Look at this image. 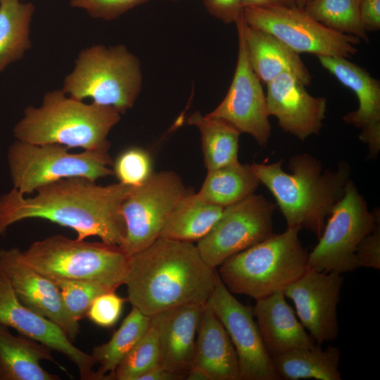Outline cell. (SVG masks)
Wrapping results in <instances>:
<instances>
[{"instance_id": "cell-1", "label": "cell", "mask_w": 380, "mask_h": 380, "mask_svg": "<svg viewBox=\"0 0 380 380\" xmlns=\"http://www.w3.org/2000/svg\"><path fill=\"white\" fill-rule=\"evenodd\" d=\"M131 187L74 177L42 186L31 197L13 189L0 196V235L17 222L40 218L71 228L77 240L98 236L121 247L125 237L121 205Z\"/></svg>"}, {"instance_id": "cell-2", "label": "cell", "mask_w": 380, "mask_h": 380, "mask_svg": "<svg viewBox=\"0 0 380 380\" xmlns=\"http://www.w3.org/2000/svg\"><path fill=\"white\" fill-rule=\"evenodd\" d=\"M216 277L193 242L159 237L130 256L124 284L132 307L151 317L182 305H205Z\"/></svg>"}, {"instance_id": "cell-3", "label": "cell", "mask_w": 380, "mask_h": 380, "mask_svg": "<svg viewBox=\"0 0 380 380\" xmlns=\"http://www.w3.org/2000/svg\"><path fill=\"white\" fill-rule=\"evenodd\" d=\"M282 163H254L251 166L274 198L287 227L305 228L319 238L326 218L344 194L351 168L341 162L335 170H324L322 163L307 153L290 158V172L283 170Z\"/></svg>"}, {"instance_id": "cell-4", "label": "cell", "mask_w": 380, "mask_h": 380, "mask_svg": "<svg viewBox=\"0 0 380 380\" xmlns=\"http://www.w3.org/2000/svg\"><path fill=\"white\" fill-rule=\"evenodd\" d=\"M115 108L86 103L62 89L47 92L39 107L27 106L13 128L18 141L33 144H58L68 148L108 153V135L120 120Z\"/></svg>"}, {"instance_id": "cell-5", "label": "cell", "mask_w": 380, "mask_h": 380, "mask_svg": "<svg viewBox=\"0 0 380 380\" xmlns=\"http://www.w3.org/2000/svg\"><path fill=\"white\" fill-rule=\"evenodd\" d=\"M300 228L286 227L231 256L217 274L232 293L255 300L284 291L308 267V253L299 239Z\"/></svg>"}, {"instance_id": "cell-6", "label": "cell", "mask_w": 380, "mask_h": 380, "mask_svg": "<svg viewBox=\"0 0 380 380\" xmlns=\"http://www.w3.org/2000/svg\"><path fill=\"white\" fill-rule=\"evenodd\" d=\"M20 253L30 267L52 280H89L115 291L125 284L130 258L119 246L61 234L37 241Z\"/></svg>"}, {"instance_id": "cell-7", "label": "cell", "mask_w": 380, "mask_h": 380, "mask_svg": "<svg viewBox=\"0 0 380 380\" xmlns=\"http://www.w3.org/2000/svg\"><path fill=\"white\" fill-rule=\"evenodd\" d=\"M141 85L140 61L125 45L97 44L79 53L62 90L73 99L90 98L123 114L134 106Z\"/></svg>"}, {"instance_id": "cell-8", "label": "cell", "mask_w": 380, "mask_h": 380, "mask_svg": "<svg viewBox=\"0 0 380 380\" xmlns=\"http://www.w3.org/2000/svg\"><path fill=\"white\" fill-rule=\"evenodd\" d=\"M58 144L15 141L8 151L13 189L25 195L50 183L74 177L93 181L114 175L108 153L83 151L73 153Z\"/></svg>"}, {"instance_id": "cell-9", "label": "cell", "mask_w": 380, "mask_h": 380, "mask_svg": "<svg viewBox=\"0 0 380 380\" xmlns=\"http://www.w3.org/2000/svg\"><path fill=\"white\" fill-rule=\"evenodd\" d=\"M328 217L319 242L308 253V267L340 274L353 271L356 248L380 223L379 210L369 211L365 198L350 179Z\"/></svg>"}, {"instance_id": "cell-10", "label": "cell", "mask_w": 380, "mask_h": 380, "mask_svg": "<svg viewBox=\"0 0 380 380\" xmlns=\"http://www.w3.org/2000/svg\"><path fill=\"white\" fill-rule=\"evenodd\" d=\"M243 18L250 26L267 32L300 54L349 58L360 39L331 30L310 16L304 8L279 4L243 8Z\"/></svg>"}, {"instance_id": "cell-11", "label": "cell", "mask_w": 380, "mask_h": 380, "mask_svg": "<svg viewBox=\"0 0 380 380\" xmlns=\"http://www.w3.org/2000/svg\"><path fill=\"white\" fill-rule=\"evenodd\" d=\"M191 192L172 171L153 172L143 184L132 186L121 205L123 251L130 257L153 243L173 209Z\"/></svg>"}, {"instance_id": "cell-12", "label": "cell", "mask_w": 380, "mask_h": 380, "mask_svg": "<svg viewBox=\"0 0 380 380\" xmlns=\"http://www.w3.org/2000/svg\"><path fill=\"white\" fill-rule=\"evenodd\" d=\"M276 205L253 194L227 206L196 248L205 262L215 269L231 256L265 240L272 234Z\"/></svg>"}, {"instance_id": "cell-13", "label": "cell", "mask_w": 380, "mask_h": 380, "mask_svg": "<svg viewBox=\"0 0 380 380\" xmlns=\"http://www.w3.org/2000/svg\"><path fill=\"white\" fill-rule=\"evenodd\" d=\"M206 304L223 324L234 347L239 380H280L264 346L252 307L234 296L217 272L215 289Z\"/></svg>"}, {"instance_id": "cell-14", "label": "cell", "mask_w": 380, "mask_h": 380, "mask_svg": "<svg viewBox=\"0 0 380 380\" xmlns=\"http://www.w3.org/2000/svg\"><path fill=\"white\" fill-rule=\"evenodd\" d=\"M237 28L239 49L234 77L222 102L206 115L232 125L241 133L251 135L261 146L271 136L266 94L262 82L248 60L241 30Z\"/></svg>"}, {"instance_id": "cell-15", "label": "cell", "mask_w": 380, "mask_h": 380, "mask_svg": "<svg viewBox=\"0 0 380 380\" xmlns=\"http://www.w3.org/2000/svg\"><path fill=\"white\" fill-rule=\"evenodd\" d=\"M343 282L337 272L308 267L283 291L293 302L300 323L317 344L334 341L338 336L337 306Z\"/></svg>"}, {"instance_id": "cell-16", "label": "cell", "mask_w": 380, "mask_h": 380, "mask_svg": "<svg viewBox=\"0 0 380 380\" xmlns=\"http://www.w3.org/2000/svg\"><path fill=\"white\" fill-rule=\"evenodd\" d=\"M0 325L62 353L77 367L82 380H95L94 357L75 346L57 324L23 305L1 270Z\"/></svg>"}, {"instance_id": "cell-17", "label": "cell", "mask_w": 380, "mask_h": 380, "mask_svg": "<svg viewBox=\"0 0 380 380\" xmlns=\"http://www.w3.org/2000/svg\"><path fill=\"white\" fill-rule=\"evenodd\" d=\"M0 270L23 305L57 324L72 341L76 338L80 333L79 322L68 312L58 286L30 267L20 249L0 250Z\"/></svg>"}, {"instance_id": "cell-18", "label": "cell", "mask_w": 380, "mask_h": 380, "mask_svg": "<svg viewBox=\"0 0 380 380\" xmlns=\"http://www.w3.org/2000/svg\"><path fill=\"white\" fill-rule=\"evenodd\" d=\"M266 85L268 113L277 119L281 129L301 141L319 134L326 117L327 98L310 95L304 83L289 72Z\"/></svg>"}, {"instance_id": "cell-19", "label": "cell", "mask_w": 380, "mask_h": 380, "mask_svg": "<svg viewBox=\"0 0 380 380\" xmlns=\"http://www.w3.org/2000/svg\"><path fill=\"white\" fill-rule=\"evenodd\" d=\"M317 57L324 69L356 95L357 109L343 115V120L360 130L359 139L368 146V159L375 158L380 151L379 81L348 58Z\"/></svg>"}, {"instance_id": "cell-20", "label": "cell", "mask_w": 380, "mask_h": 380, "mask_svg": "<svg viewBox=\"0 0 380 380\" xmlns=\"http://www.w3.org/2000/svg\"><path fill=\"white\" fill-rule=\"evenodd\" d=\"M204 306L182 305L150 317L158 338L159 365L184 379L193 362L196 334Z\"/></svg>"}, {"instance_id": "cell-21", "label": "cell", "mask_w": 380, "mask_h": 380, "mask_svg": "<svg viewBox=\"0 0 380 380\" xmlns=\"http://www.w3.org/2000/svg\"><path fill=\"white\" fill-rule=\"evenodd\" d=\"M283 291L255 300L252 311L265 349L270 357L316 343L287 303Z\"/></svg>"}, {"instance_id": "cell-22", "label": "cell", "mask_w": 380, "mask_h": 380, "mask_svg": "<svg viewBox=\"0 0 380 380\" xmlns=\"http://www.w3.org/2000/svg\"><path fill=\"white\" fill-rule=\"evenodd\" d=\"M236 25L242 34L250 65L261 82L267 84L289 72L305 86L311 83L312 76L298 53L272 34L248 25L243 15Z\"/></svg>"}, {"instance_id": "cell-23", "label": "cell", "mask_w": 380, "mask_h": 380, "mask_svg": "<svg viewBox=\"0 0 380 380\" xmlns=\"http://www.w3.org/2000/svg\"><path fill=\"white\" fill-rule=\"evenodd\" d=\"M208 380H239L238 358L223 324L205 304L197 330L191 367Z\"/></svg>"}, {"instance_id": "cell-24", "label": "cell", "mask_w": 380, "mask_h": 380, "mask_svg": "<svg viewBox=\"0 0 380 380\" xmlns=\"http://www.w3.org/2000/svg\"><path fill=\"white\" fill-rule=\"evenodd\" d=\"M46 346L23 335L15 336L0 325V380H58L41 366L42 360L56 364Z\"/></svg>"}, {"instance_id": "cell-25", "label": "cell", "mask_w": 380, "mask_h": 380, "mask_svg": "<svg viewBox=\"0 0 380 380\" xmlns=\"http://www.w3.org/2000/svg\"><path fill=\"white\" fill-rule=\"evenodd\" d=\"M341 351L329 345L323 350L320 345L296 348L271 357L279 379L341 380L338 369Z\"/></svg>"}, {"instance_id": "cell-26", "label": "cell", "mask_w": 380, "mask_h": 380, "mask_svg": "<svg viewBox=\"0 0 380 380\" xmlns=\"http://www.w3.org/2000/svg\"><path fill=\"white\" fill-rule=\"evenodd\" d=\"M224 208L202 200L191 191L173 209L160 237L182 241H198L210 232Z\"/></svg>"}, {"instance_id": "cell-27", "label": "cell", "mask_w": 380, "mask_h": 380, "mask_svg": "<svg viewBox=\"0 0 380 380\" xmlns=\"http://www.w3.org/2000/svg\"><path fill=\"white\" fill-rule=\"evenodd\" d=\"M260 184L251 165L239 161L208 171L196 194L205 201L225 208L254 194Z\"/></svg>"}, {"instance_id": "cell-28", "label": "cell", "mask_w": 380, "mask_h": 380, "mask_svg": "<svg viewBox=\"0 0 380 380\" xmlns=\"http://www.w3.org/2000/svg\"><path fill=\"white\" fill-rule=\"evenodd\" d=\"M186 123L199 130L208 172L239 162L241 132L232 125L221 119L203 115L199 111L188 117Z\"/></svg>"}, {"instance_id": "cell-29", "label": "cell", "mask_w": 380, "mask_h": 380, "mask_svg": "<svg viewBox=\"0 0 380 380\" xmlns=\"http://www.w3.org/2000/svg\"><path fill=\"white\" fill-rule=\"evenodd\" d=\"M34 7L21 0H0V73L31 47L30 30Z\"/></svg>"}, {"instance_id": "cell-30", "label": "cell", "mask_w": 380, "mask_h": 380, "mask_svg": "<svg viewBox=\"0 0 380 380\" xmlns=\"http://www.w3.org/2000/svg\"><path fill=\"white\" fill-rule=\"evenodd\" d=\"M150 322L149 316L132 307L111 338L94 348L91 355L99 365L95 380L114 379L116 367L144 335Z\"/></svg>"}, {"instance_id": "cell-31", "label": "cell", "mask_w": 380, "mask_h": 380, "mask_svg": "<svg viewBox=\"0 0 380 380\" xmlns=\"http://www.w3.org/2000/svg\"><path fill=\"white\" fill-rule=\"evenodd\" d=\"M360 0H310L304 9L315 20L342 34L369 42L360 15Z\"/></svg>"}, {"instance_id": "cell-32", "label": "cell", "mask_w": 380, "mask_h": 380, "mask_svg": "<svg viewBox=\"0 0 380 380\" xmlns=\"http://www.w3.org/2000/svg\"><path fill=\"white\" fill-rule=\"evenodd\" d=\"M156 331L150 322L146 332L116 367L114 379L138 380L145 372L159 365Z\"/></svg>"}, {"instance_id": "cell-33", "label": "cell", "mask_w": 380, "mask_h": 380, "mask_svg": "<svg viewBox=\"0 0 380 380\" xmlns=\"http://www.w3.org/2000/svg\"><path fill=\"white\" fill-rule=\"evenodd\" d=\"M58 286L63 304L70 315L77 321L83 318L99 296L112 291L104 285L89 280H53Z\"/></svg>"}, {"instance_id": "cell-34", "label": "cell", "mask_w": 380, "mask_h": 380, "mask_svg": "<svg viewBox=\"0 0 380 380\" xmlns=\"http://www.w3.org/2000/svg\"><path fill=\"white\" fill-rule=\"evenodd\" d=\"M113 174L118 182L130 186L143 184L153 173L149 153L137 147L122 152L113 163Z\"/></svg>"}, {"instance_id": "cell-35", "label": "cell", "mask_w": 380, "mask_h": 380, "mask_svg": "<svg viewBox=\"0 0 380 380\" xmlns=\"http://www.w3.org/2000/svg\"><path fill=\"white\" fill-rule=\"evenodd\" d=\"M125 300L115 291L104 293L94 300L86 315L99 327H112L118 321Z\"/></svg>"}, {"instance_id": "cell-36", "label": "cell", "mask_w": 380, "mask_h": 380, "mask_svg": "<svg viewBox=\"0 0 380 380\" xmlns=\"http://www.w3.org/2000/svg\"><path fill=\"white\" fill-rule=\"evenodd\" d=\"M149 0H70L73 7L84 9L91 17L110 20Z\"/></svg>"}, {"instance_id": "cell-37", "label": "cell", "mask_w": 380, "mask_h": 380, "mask_svg": "<svg viewBox=\"0 0 380 380\" xmlns=\"http://www.w3.org/2000/svg\"><path fill=\"white\" fill-rule=\"evenodd\" d=\"M355 267L380 270V223L357 246L355 251Z\"/></svg>"}, {"instance_id": "cell-38", "label": "cell", "mask_w": 380, "mask_h": 380, "mask_svg": "<svg viewBox=\"0 0 380 380\" xmlns=\"http://www.w3.org/2000/svg\"><path fill=\"white\" fill-rule=\"evenodd\" d=\"M206 10L224 23H236L243 15L242 0H204Z\"/></svg>"}, {"instance_id": "cell-39", "label": "cell", "mask_w": 380, "mask_h": 380, "mask_svg": "<svg viewBox=\"0 0 380 380\" xmlns=\"http://www.w3.org/2000/svg\"><path fill=\"white\" fill-rule=\"evenodd\" d=\"M360 15L362 26L367 32L380 28V0H360Z\"/></svg>"}, {"instance_id": "cell-40", "label": "cell", "mask_w": 380, "mask_h": 380, "mask_svg": "<svg viewBox=\"0 0 380 380\" xmlns=\"http://www.w3.org/2000/svg\"><path fill=\"white\" fill-rule=\"evenodd\" d=\"M184 379L182 376L173 373L158 365L143 374L138 380H181Z\"/></svg>"}, {"instance_id": "cell-41", "label": "cell", "mask_w": 380, "mask_h": 380, "mask_svg": "<svg viewBox=\"0 0 380 380\" xmlns=\"http://www.w3.org/2000/svg\"><path fill=\"white\" fill-rule=\"evenodd\" d=\"M242 4L244 8L246 6L263 7L286 4L284 0H242Z\"/></svg>"}, {"instance_id": "cell-42", "label": "cell", "mask_w": 380, "mask_h": 380, "mask_svg": "<svg viewBox=\"0 0 380 380\" xmlns=\"http://www.w3.org/2000/svg\"><path fill=\"white\" fill-rule=\"evenodd\" d=\"M296 6L300 8H304L305 6L308 4V3L310 0H294Z\"/></svg>"}, {"instance_id": "cell-43", "label": "cell", "mask_w": 380, "mask_h": 380, "mask_svg": "<svg viewBox=\"0 0 380 380\" xmlns=\"http://www.w3.org/2000/svg\"><path fill=\"white\" fill-rule=\"evenodd\" d=\"M285 4L291 6H296L294 0H284Z\"/></svg>"}]
</instances>
